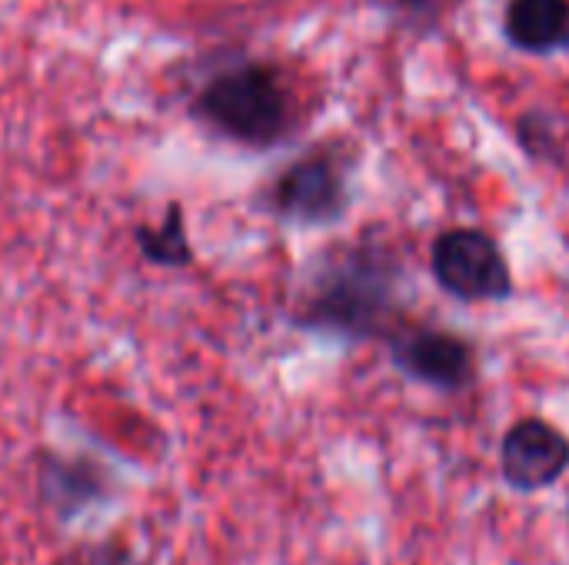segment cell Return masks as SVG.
I'll list each match as a JSON object with an SVG mask.
<instances>
[{
  "label": "cell",
  "mask_w": 569,
  "mask_h": 565,
  "mask_svg": "<svg viewBox=\"0 0 569 565\" xmlns=\"http://www.w3.org/2000/svg\"><path fill=\"white\" fill-rule=\"evenodd\" d=\"M193 117L243 147H270L290 123V100L280 77L263 63H233L203 80Z\"/></svg>",
  "instance_id": "cell-1"
},
{
  "label": "cell",
  "mask_w": 569,
  "mask_h": 565,
  "mask_svg": "<svg viewBox=\"0 0 569 565\" xmlns=\"http://www.w3.org/2000/svg\"><path fill=\"white\" fill-rule=\"evenodd\" d=\"M433 273L443 290L460 300H503L510 293V270L487 233L453 230L433 250Z\"/></svg>",
  "instance_id": "cell-2"
},
{
  "label": "cell",
  "mask_w": 569,
  "mask_h": 565,
  "mask_svg": "<svg viewBox=\"0 0 569 565\" xmlns=\"http://www.w3.org/2000/svg\"><path fill=\"white\" fill-rule=\"evenodd\" d=\"M569 470V440L543 420L517 423L503 440V476L510 486L533 493L553 486Z\"/></svg>",
  "instance_id": "cell-3"
},
{
  "label": "cell",
  "mask_w": 569,
  "mask_h": 565,
  "mask_svg": "<svg viewBox=\"0 0 569 565\" xmlns=\"http://www.w3.org/2000/svg\"><path fill=\"white\" fill-rule=\"evenodd\" d=\"M273 206L280 216L317 223L330 220L343 206V176L330 157L297 160L273 186Z\"/></svg>",
  "instance_id": "cell-4"
},
{
  "label": "cell",
  "mask_w": 569,
  "mask_h": 565,
  "mask_svg": "<svg viewBox=\"0 0 569 565\" xmlns=\"http://www.w3.org/2000/svg\"><path fill=\"white\" fill-rule=\"evenodd\" d=\"M387 300V283L380 266H363L360 260L337 266L333 276L323 280L320 296L313 300V316L337 330H360L377 316Z\"/></svg>",
  "instance_id": "cell-5"
},
{
  "label": "cell",
  "mask_w": 569,
  "mask_h": 565,
  "mask_svg": "<svg viewBox=\"0 0 569 565\" xmlns=\"http://www.w3.org/2000/svg\"><path fill=\"white\" fill-rule=\"evenodd\" d=\"M397 363L420 383L457 390L470 376V350L447 333H417L397 346Z\"/></svg>",
  "instance_id": "cell-6"
},
{
  "label": "cell",
  "mask_w": 569,
  "mask_h": 565,
  "mask_svg": "<svg viewBox=\"0 0 569 565\" xmlns=\"http://www.w3.org/2000/svg\"><path fill=\"white\" fill-rule=\"evenodd\" d=\"M507 33L530 53H547L569 40V0H513Z\"/></svg>",
  "instance_id": "cell-7"
},
{
  "label": "cell",
  "mask_w": 569,
  "mask_h": 565,
  "mask_svg": "<svg viewBox=\"0 0 569 565\" xmlns=\"http://www.w3.org/2000/svg\"><path fill=\"white\" fill-rule=\"evenodd\" d=\"M137 243H140V253L150 263H160V266H183V263H190V246H187L180 206H170V213H167V220L160 226H140L137 230Z\"/></svg>",
  "instance_id": "cell-8"
},
{
  "label": "cell",
  "mask_w": 569,
  "mask_h": 565,
  "mask_svg": "<svg viewBox=\"0 0 569 565\" xmlns=\"http://www.w3.org/2000/svg\"><path fill=\"white\" fill-rule=\"evenodd\" d=\"M90 553H70L60 565H130L127 553H110L103 546H87Z\"/></svg>",
  "instance_id": "cell-9"
}]
</instances>
